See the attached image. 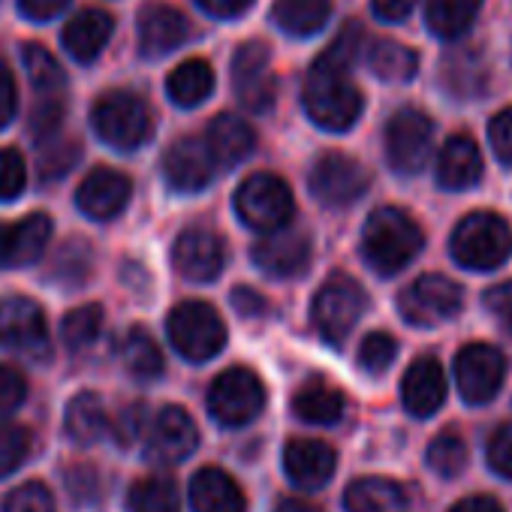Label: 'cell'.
<instances>
[{"label": "cell", "mask_w": 512, "mask_h": 512, "mask_svg": "<svg viewBox=\"0 0 512 512\" xmlns=\"http://www.w3.org/2000/svg\"><path fill=\"white\" fill-rule=\"evenodd\" d=\"M362 28L347 25L341 37L308 70L302 100L314 124L323 130H350L362 115V94L350 79V67L359 55Z\"/></svg>", "instance_id": "cell-1"}, {"label": "cell", "mask_w": 512, "mask_h": 512, "mask_svg": "<svg viewBox=\"0 0 512 512\" xmlns=\"http://www.w3.org/2000/svg\"><path fill=\"white\" fill-rule=\"evenodd\" d=\"M425 244L419 223L401 208H377L362 232V253L374 272L395 275L413 263Z\"/></svg>", "instance_id": "cell-2"}, {"label": "cell", "mask_w": 512, "mask_h": 512, "mask_svg": "<svg viewBox=\"0 0 512 512\" xmlns=\"http://www.w3.org/2000/svg\"><path fill=\"white\" fill-rule=\"evenodd\" d=\"M512 253V229L500 214L476 211L467 214L452 232V256L464 269L491 272L503 266Z\"/></svg>", "instance_id": "cell-3"}, {"label": "cell", "mask_w": 512, "mask_h": 512, "mask_svg": "<svg viewBox=\"0 0 512 512\" xmlns=\"http://www.w3.org/2000/svg\"><path fill=\"white\" fill-rule=\"evenodd\" d=\"M235 211L250 229L272 235V232H281L293 220L296 199L284 178H278L272 172H256V175L244 178V184L238 187Z\"/></svg>", "instance_id": "cell-4"}, {"label": "cell", "mask_w": 512, "mask_h": 512, "mask_svg": "<svg viewBox=\"0 0 512 512\" xmlns=\"http://www.w3.org/2000/svg\"><path fill=\"white\" fill-rule=\"evenodd\" d=\"M91 124H94L97 136L118 151H136L139 145H145L151 139V130H154L148 106L130 91L103 94L94 103Z\"/></svg>", "instance_id": "cell-5"}, {"label": "cell", "mask_w": 512, "mask_h": 512, "mask_svg": "<svg viewBox=\"0 0 512 512\" xmlns=\"http://www.w3.org/2000/svg\"><path fill=\"white\" fill-rule=\"evenodd\" d=\"M172 347L190 362L214 359L226 344V326L220 314L205 302H181L172 308L166 323Z\"/></svg>", "instance_id": "cell-6"}, {"label": "cell", "mask_w": 512, "mask_h": 512, "mask_svg": "<svg viewBox=\"0 0 512 512\" xmlns=\"http://www.w3.org/2000/svg\"><path fill=\"white\" fill-rule=\"evenodd\" d=\"M263 407H266V386L247 368L223 371L208 389V413L226 428H241L253 422L263 413Z\"/></svg>", "instance_id": "cell-7"}, {"label": "cell", "mask_w": 512, "mask_h": 512, "mask_svg": "<svg viewBox=\"0 0 512 512\" xmlns=\"http://www.w3.org/2000/svg\"><path fill=\"white\" fill-rule=\"evenodd\" d=\"M0 344L22 359L46 362L52 356V338L43 308L28 296L0 299Z\"/></svg>", "instance_id": "cell-8"}, {"label": "cell", "mask_w": 512, "mask_h": 512, "mask_svg": "<svg viewBox=\"0 0 512 512\" xmlns=\"http://www.w3.org/2000/svg\"><path fill=\"white\" fill-rule=\"evenodd\" d=\"M365 311L362 287L347 275H332L314 299V326L329 344H341Z\"/></svg>", "instance_id": "cell-9"}, {"label": "cell", "mask_w": 512, "mask_h": 512, "mask_svg": "<svg viewBox=\"0 0 512 512\" xmlns=\"http://www.w3.org/2000/svg\"><path fill=\"white\" fill-rule=\"evenodd\" d=\"M232 88L247 112H269L278 100V79L266 43H244L232 58Z\"/></svg>", "instance_id": "cell-10"}, {"label": "cell", "mask_w": 512, "mask_h": 512, "mask_svg": "<svg viewBox=\"0 0 512 512\" xmlns=\"http://www.w3.org/2000/svg\"><path fill=\"white\" fill-rule=\"evenodd\" d=\"M434 142V124L419 109H401L386 124V157L395 172L416 175L428 157Z\"/></svg>", "instance_id": "cell-11"}, {"label": "cell", "mask_w": 512, "mask_h": 512, "mask_svg": "<svg viewBox=\"0 0 512 512\" xmlns=\"http://www.w3.org/2000/svg\"><path fill=\"white\" fill-rule=\"evenodd\" d=\"M398 308L413 326H440L461 311V287L446 275H422L401 293Z\"/></svg>", "instance_id": "cell-12"}, {"label": "cell", "mask_w": 512, "mask_h": 512, "mask_svg": "<svg viewBox=\"0 0 512 512\" xmlns=\"http://www.w3.org/2000/svg\"><path fill=\"white\" fill-rule=\"evenodd\" d=\"M368 184V169L347 154H323L311 169V193L329 208L353 205L368 190Z\"/></svg>", "instance_id": "cell-13"}, {"label": "cell", "mask_w": 512, "mask_h": 512, "mask_svg": "<svg viewBox=\"0 0 512 512\" xmlns=\"http://www.w3.org/2000/svg\"><path fill=\"white\" fill-rule=\"evenodd\" d=\"M506 377V359L491 344H470L455 359V383L470 404H485L497 395Z\"/></svg>", "instance_id": "cell-14"}, {"label": "cell", "mask_w": 512, "mask_h": 512, "mask_svg": "<svg viewBox=\"0 0 512 512\" xmlns=\"http://www.w3.org/2000/svg\"><path fill=\"white\" fill-rule=\"evenodd\" d=\"M172 263L187 281H196V284L214 281L226 266V244L217 232L205 226H190L175 238Z\"/></svg>", "instance_id": "cell-15"}, {"label": "cell", "mask_w": 512, "mask_h": 512, "mask_svg": "<svg viewBox=\"0 0 512 512\" xmlns=\"http://www.w3.org/2000/svg\"><path fill=\"white\" fill-rule=\"evenodd\" d=\"M199 446V431L184 407H163L145 431V455L157 464H178Z\"/></svg>", "instance_id": "cell-16"}, {"label": "cell", "mask_w": 512, "mask_h": 512, "mask_svg": "<svg viewBox=\"0 0 512 512\" xmlns=\"http://www.w3.org/2000/svg\"><path fill=\"white\" fill-rule=\"evenodd\" d=\"M130 193H133V184L124 172L100 166L91 175H85V181L79 184L76 205L91 220H112L127 208Z\"/></svg>", "instance_id": "cell-17"}, {"label": "cell", "mask_w": 512, "mask_h": 512, "mask_svg": "<svg viewBox=\"0 0 512 512\" xmlns=\"http://www.w3.org/2000/svg\"><path fill=\"white\" fill-rule=\"evenodd\" d=\"M253 263L256 269H263L272 278H293L302 275L311 263V238L305 232H272L263 241H256L253 250Z\"/></svg>", "instance_id": "cell-18"}, {"label": "cell", "mask_w": 512, "mask_h": 512, "mask_svg": "<svg viewBox=\"0 0 512 512\" xmlns=\"http://www.w3.org/2000/svg\"><path fill=\"white\" fill-rule=\"evenodd\" d=\"M214 166L217 163L211 160L205 142H199L196 136L178 139L163 154V175L169 187H175L178 193H196L208 187V181L214 178Z\"/></svg>", "instance_id": "cell-19"}, {"label": "cell", "mask_w": 512, "mask_h": 512, "mask_svg": "<svg viewBox=\"0 0 512 512\" xmlns=\"http://www.w3.org/2000/svg\"><path fill=\"white\" fill-rule=\"evenodd\" d=\"M136 34H139V52L145 58H163L187 40V19L169 4L154 0V4H145L139 10Z\"/></svg>", "instance_id": "cell-20"}, {"label": "cell", "mask_w": 512, "mask_h": 512, "mask_svg": "<svg viewBox=\"0 0 512 512\" xmlns=\"http://www.w3.org/2000/svg\"><path fill=\"white\" fill-rule=\"evenodd\" d=\"M338 455L329 443L314 437H296L284 449V470L293 479V485L317 491L335 476Z\"/></svg>", "instance_id": "cell-21"}, {"label": "cell", "mask_w": 512, "mask_h": 512, "mask_svg": "<svg viewBox=\"0 0 512 512\" xmlns=\"http://www.w3.org/2000/svg\"><path fill=\"white\" fill-rule=\"evenodd\" d=\"M401 401H404L407 413H413L416 419H428L443 407L446 374L434 356H422L407 368L404 383H401Z\"/></svg>", "instance_id": "cell-22"}, {"label": "cell", "mask_w": 512, "mask_h": 512, "mask_svg": "<svg viewBox=\"0 0 512 512\" xmlns=\"http://www.w3.org/2000/svg\"><path fill=\"white\" fill-rule=\"evenodd\" d=\"M193 512H247L244 491L220 467H202L190 482Z\"/></svg>", "instance_id": "cell-23"}, {"label": "cell", "mask_w": 512, "mask_h": 512, "mask_svg": "<svg viewBox=\"0 0 512 512\" xmlns=\"http://www.w3.org/2000/svg\"><path fill=\"white\" fill-rule=\"evenodd\" d=\"M112 31H115V22H112L109 13H103V10H82L79 16H73L67 22L61 40H64V49L79 64H91L109 46Z\"/></svg>", "instance_id": "cell-24"}, {"label": "cell", "mask_w": 512, "mask_h": 512, "mask_svg": "<svg viewBox=\"0 0 512 512\" xmlns=\"http://www.w3.org/2000/svg\"><path fill=\"white\" fill-rule=\"evenodd\" d=\"M253 145H256L253 127L241 115L223 112L208 124L205 148H208L211 160L220 166H238L253 151Z\"/></svg>", "instance_id": "cell-25"}, {"label": "cell", "mask_w": 512, "mask_h": 512, "mask_svg": "<svg viewBox=\"0 0 512 512\" xmlns=\"http://www.w3.org/2000/svg\"><path fill=\"white\" fill-rule=\"evenodd\" d=\"M347 512H410V494L401 482L386 476H365L344 491Z\"/></svg>", "instance_id": "cell-26"}, {"label": "cell", "mask_w": 512, "mask_h": 512, "mask_svg": "<svg viewBox=\"0 0 512 512\" xmlns=\"http://www.w3.org/2000/svg\"><path fill=\"white\" fill-rule=\"evenodd\" d=\"M482 175V154L470 136H452L437 157V181L446 190L473 187Z\"/></svg>", "instance_id": "cell-27"}, {"label": "cell", "mask_w": 512, "mask_h": 512, "mask_svg": "<svg viewBox=\"0 0 512 512\" xmlns=\"http://www.w3.org/2000/svg\"><path fill=\"white\" fill-rule=\"evenodd\" d=\"M64 428L70 434V440L91 446L97 440H103L112 431V419L106 413V404L97 392H82L67 404L64 413Z\"/></svg>", "instance_id": "cell-28"}, {"label": "cell", "mask_w": 512, "mask_h": 512, "mask_svg": "<svg viewBox=\"0 0 512 512\" xmlns=\"http://www.w3.org/2000/svg\"><path fill=\"white\" fill-rule=\"evenodd\" d=\"M440 76H443V88L458 100L479 97L485 91V82H488L485 61L476 49H458V52L446 55Z\"/></svg>", "instance_id": "cell-29"}, {"label": "cell", "mask_w": 512, "mask_h": 512, "mask_svg": "<svg viewBox=\"0 0 512 512\" xmlns=\"http://www.w3.org/2000/svg\"><path fill=\"white\" fill-rule=\"evenodd\" d=\"M344 395L341 389H335L329 380L323 377H311L308 383H302V389L293 398V410L299 419L311 422V425H332L344 416Z\"/></svg>", "instance_id": "cell-30"}, {"label": "cell", "mask_w": 512, "mask_h": 512, "mask_svg": "<svg viewBox=\"0 0 512 512\" xmlns=\"http://www.w3.org/2000/svg\"><path fill=\"white\" fill-rule=\"evenodd\" d=\"M166 91L172 97V103L184 106V109H193L199 103H205L214 91V70L208 61L202 58H190L184 64H178L169 79H166Z\"/></svg>", "instance_id": "cell-31"}, {"label": "cell", "mask_w": 512, "mask_h": 512, "mask_svg": "<svg viewBox=\"0 0 512 512\" xmlns=\"http://www.w3.org/2000/svg\"><path fill=\"white\" fill-rule=\"evenodd\" d=\"M479 7L482 0H428L425 19L431 34H437L440 40H458L476 22Z\"/></svg>", "instance_id": "cell-32"}, {"label": "cell", "mask_w": 512, "mask_h": 512, "mask_svg": "<svg viewBox=\"0 0 512 512\" xmlns=\"http://www.w3.org/2000/svg\"><path fill=\"white\" fill-rule=\"evenodd\" d=\"M329 0H275V22L293 37H311L329 22Z\"/></svg>", "instance_id": "cell-33"}, {"label": "cell", "mask_w": 512, "mask_h": 512, "mask_svg": "<svg viewBox=\"0 0 512 512\" xmlns=\"http://www.w3.org/2000/svg\"><path fill=\"white\" fill-rule=\"evenodd\" d=\"M368 67L383 82H410L419 70V58L413 49H407L395 40H377L368 49Z\"/></svg>", "instance_id": "cell-34"}, {"label": "cell", "mask_w": 512, "mask_h": 512, "mask_svg": "<svg viewBox=\"0 0 512 512\" xmlns=\"http://www.w3.org/2000/svg\"><path fill=\"white\" fill-rule=\"evenodd\" d=\"M121 362L136 380H154L163 374V353L145 329H130L121 341Z\"/></svg>", "instance_id": "cell-35"}, {"label": "cell", "mask_w": 512, "mask_h": 512, "mask_svg": "<svg viewBox=\"0 0 512 512\" xmlns=\"http://www.w3.org/2000/svg\"><path fill=\"white\" fill-rule=\"evenodd\" d=\"M127 506H130V512H178V506H181L178 485L169 476L136 479L127 494Z\"/></svg>", "instance_id": "cell-36"}, {"label": "cell", "mask_w": 512, "mask_h": 512, "mask_svg": "<svg viewBox=\"0 0 512 512\" xmlns=\"http://www.w3.org/2000/svg\"><path fill=\"white\" fill-rule=\"evenodd\" d=\"M103 326H106V314L100 305H82L76 311H70L61 323V335H64V344L70 350H88L100 341L103 335Z\"/></svg>", "instance_id": "cell-37"}, {"label": "cell", "mask_w": 512, "mask_h": 512, "mask_svg": "<svg viewBox=\"0 0 512 512\" xmlns=\"http://www.w3.org/2000/svg\"><path fill=\"white\" fill-rule=\"evenodd\" d=\"M13 226H16V266H31L34 260H40V253L52 241V217L37 211Z\"/></svg>", "instance_id": "cell-38"}, {"label": "cell", "mask_w": 512, "mask_h": 512, "mask_svg": "<svg viewBox=\"0 0 512 512\" xmlns=\"http://www.w3.org/2000/svg\"><path fill=\"white\" fill-rule=\"evenodd\" d=\"M22 58H25V70H28V79L31 85L40 91V94H58L64 88V70L61 64L52 58L49 49L31 43L22 49Z\"/></svg>", "instance_id": "cell-39"}, {"label": "cell", "mask_w": 512, "mask_h": 512, "mask_svg": "<svg viewBox=\"0 0 512 512\" xmlns=\"http://www.w3.org/2000/svg\"><path fill=\"white\" fill-rule=\"evenodd\" d=\"M428 467L437 476H458L467 467V446L455 431H443L428 446Z\"/></svg>", "instance_id": "cell-40"}, {"label": "cell", "mask_w": 512, "mask_h": 512, "mask_svg": "<svg viewBox=\"0 0 512 512\" xmlns=\"http://www.w3.org/2000/svg\"><path fill=\"white\" fill-rule=\"evenodd\" d=\"M31 449H34V440H31L28 428L10 425V422L0 425V479L19 470L28 461Z\"/></svg>", "instance_id": "cell-41"}, {"label": "cell", "mask_w": 512, "mask_h": 512, "mask_svg": "<svg viewBox=\"0 0 512 512\" xmlns=\"http://www.w3.org/2000/svg\"><path fill=\"white\" fill-rule=\"evenodd\" d=\"M79 160V142L73 139H52L43 151H40V178L52 181V178H64Z\"/></svg>", "instance_id": "cell-42"}, {"label": "cell", "mask_w": 512, "mask_h": 512, "mask_svg": "<svg viewBox=\"0 0 512 512\" xmlns=\"http://www.w3.org/2000/svg\"><path fill=\"white\" fill-rule=\"evenodd\" d=\"M395 353H398V344L392 335L386 332H371L362 347H359V365L365 374H383L392 362H395Z\"/></svg>", "instance_id": "cell-43"}, {"label": "cell", "mask_w": 512, "mask_h": 512, "mask_svg": "<svg viewBox=\"0 0 512 512\" xmlns=\"http://www.w3.org/2000/svg\"><path fill=\"white\" fill-rule=\"evenodd\" d=\"M4 512H55V500L43 482H25L7 494Z\"/></svg>", "instance_id": "cell-44"}, {"label": "cell", "mask_w": 512, "mask_h": 512, "mask_svg": "<svg viewBox=\"0 0 512 512\" xmlns=\"http://www.w3.org/2000/svg\"><path fill=\"white\" fill-rule=\"evenodd\" d=\"M28 169L16 148H0V202H10L25 190Z\"/></svg>", "instance_id": "cell-45"}, {"label": "cell", "mask_w": 512, "mask_h": 512, "mask_svg": "<svg viewBox=\"0 0 512 512\" xmlns=\"http://www.w3.org/2000/svg\"><path fill=\"white\" fill-rule=\"evenodd\" d=\"M145 431H148V407H145L142 401L124 407L121 416L112 422V434H115V440H118L121 446L136 443L139 437H145Z\"/></svg>", "instance_id": "cell-46"}, {"label": "cell", "mask_w": 512, "mask_h": 512, "mask_svg": "<svg viewBox=\"0 0 512 512\" xmlns=\"http://www.w3.org/2000/svg\"><path fill=\"white\" fill-rule=\"evenodd\" d=\"M488 464H491L494 473L512 479V422L500 425L488 437Z\"/></svg>", "instance_id": "cell-47"}, {"label": "cell", "mask_w": 512, "mask_h": 512, "mask_svg": "<svg viewBox=\"0 0 512 512\" xmlns=\"http://www.w3.org/2000/svg\"><path fill=\"white\" fill-rule=\"evenodd\" d=\"M25 395H28V383H25L22 371H16L10 365H0V416H7L16 407H22Z\"/></svg>", "instance_id": "cell-48"}, {"label": "cell", "mask_w": 512, "mask_h": 512, "mask_svg": "<svg viewBox=\"0 0 512 512\" xmlns=\"http://www.w3.org/2000/svg\"><path fill=\"white\" fill-rule=\"evenodd\" d=\"M488 139H491V148L497 154V160L503 163H512V106L497 112L488 124Z\"/></svg>", "instance_id": "cell-49"}, {"label": "cell", "mask_w": 512, "mask_h": 512, "mask_svg": "<svg viewBox=\"0 0 512 512\" xmlns=\"http://www.w3.org/2000/svg\"><path fill=\"white\" fill-rule=\"evenodd\" d=\"M16 106H19V91H16V76L13 70L0 61V130H4L13 115H16Z\"/></svg>", "instance_id": "cell-50"}, {"label": "cell", "mask_w": 512, "mask_h": 512, "mask_svg": "<svg viewBox=\"0 0 512 512\" xmlns=\"http://www.w3.org/2000/svg\"><path fill=\"white\" fill-rule=\"evenodd\" d=\"M61 118H64V103L61 100H46V103L37 106L31 127H34V133L40 139H52L55 130H58V124H61Z\"/></svg>", "instance_id": "cell-51"}, {"label": "cell", "mask_w": 512, "mask_h": 512, "mask_svg": "<svg viewBox=\"0 0 512 512\" xmlns=\"http://www.w3.org/2000/svg\"><path fill=\"white\" fill-rule=\"evenodd\" d=\"M485 305H488V311H491L494 317H500L503 326L512 332V281H506V284H500V287H491V290L485 293Z\"/></svg>", "instance_id": "cell-52"}, {"label": "cell", "mask_w": 512, "mask_h": 512, "mask_svg": "<svg viewBox=\"0 0 512 512\" xmlns=\"http://www.w3.org/2000/svg\"><path fill=\"white\" fill-rule=\"evenodd\" d=\"M232 308L241 314V317H247V320H256L263 311H266V299L256 293V290H247V287H238V290H232Z\"/></svg>", "instance_id": "cell-53"}, {"label": "cell", "mask_w": 512, "mask_h": 512, "mask_svg": "<svg viewBox=\"0 0 512 512\" xmlns=\"http://www.w3.org/2000/svg\"><path fill=\"white\" fill-rule=\"evenodd\" d=\"M70 4V0H19V10L34 19V22H49L55 19L64 7Z\"/></svg>", "instance_id": "cell-54"}, {"label": "cell", "mask_w": 512, "mask_h": 512, "mask_svg": "<svg viewBox=\"0 0 512 512\" xmlns=\"http://www.w3.org/2000/svg\"><path fill=\"white\" fill-rule=\"evenodd\" d=\"M196 4L214 19H235L253 7V0H196Z\"/></svg>", "instance_id": "cell-55"}, {"label": "cell", "mask_w": 512, "mask_h": 512, "mask_svg": "<svg viewBox=\"0 0 512 512\" xmlns=\"http://www.w3.org/2000/svg\"><path fill=\"white\" fill-rule=\"evenodd\" d=\"M416 7V0H374V13L383 22H404Z\"/></svg>", "instance_id": "cell-56"}, {"label": "cell", "mask_w": 512, "mask_h": 512, "mask_svg": "<svg viewBox=\"0 0 512 512\" xmlns=\"http://www.w3.org/2000/svg\"><path fill=\"white\" fill-rule=\"evenodd\" d=\"M16 266V226L0 223V269Z\"/></svg>", "instance_id": "cell-57"}, {"label": "cell", "mask_w": 512, "mask_h": 512, "mask_svg": "<svg viewBox=\"0 0 512 512\" xmlns=\"http://www.w3.org/2000/svg\"><path fill=\"white\" fill-rule=\"evenodd\" d=\"M449 512H503V506H500L497 500L479 494V497H464V500H458Z\"/></svg>", "instance_id": "cell-58"}, {"label": "cell", "mask_w": 512, "mask_h": 512, "mask_svg": "<svg viewBox=\"0 0 512 512\" xmlns=\"http://www.w3.org/2000/svg\"><path fill=\"white\" fill-rule=\"evenodd\" d=\"M275 512H323V509H320L317 503L302 500V497H281Z\"/></svg>", "instance_id": "cell-59"}]
</instances>
